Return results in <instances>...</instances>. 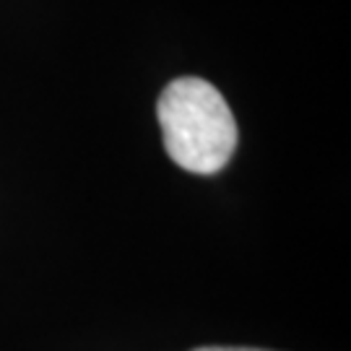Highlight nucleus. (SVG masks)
Instances as JSON below:
<instances>
[{
    "label": "nucleus",
    "mask_w": 351,
    "mask_h": 351,
    "mask_svg": "<svg viewBox=\"0 0 351 351\" xmlns=\"http://www.w3.org/2000/svg\"><path fill=\"white\" fill-rule=\"evenodd\" d=\"M156 114L169 159L188 172L213 175L237 149V120L224 94L203 78L182 75L167 84Z\"/></svg>",
    "instance_id": "obj_1"
},
{
    "label": "nucleus",
    "mask_w": 351,
    "mask_h": 351,
    "mask_svg": "<svg viewBox=\"0 0 351 351\" xmlns=\"http://www.w3.org/2000/svg\"><path fill=\"white\" fill-rule=\"evenodd\" d=\"M193 351H268V349H250V346H203Z\"/></svg>",
    "instance_id": "obj_2"
}]
</instances>
